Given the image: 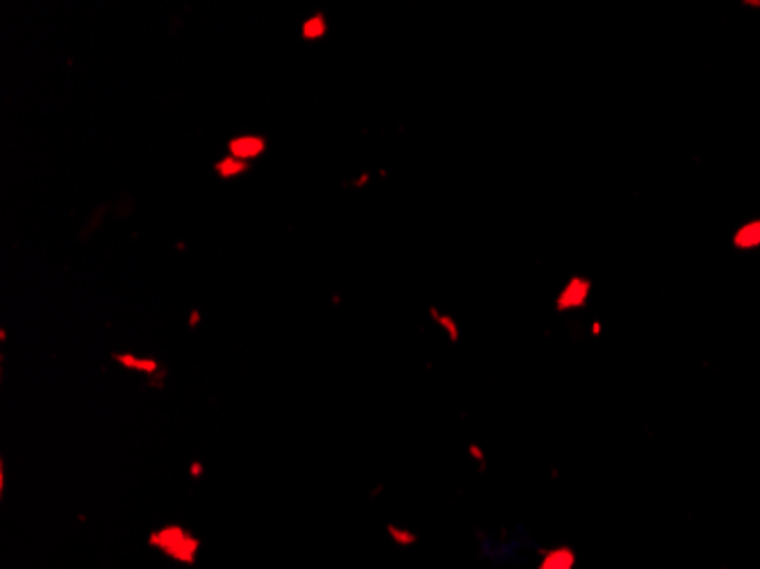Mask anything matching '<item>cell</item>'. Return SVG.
I'll use <instances>...</instances> for the list:
<instances>
[{"label":"cell","instance_id":"cell-1","mask_svg":"<svg viewBox=\"0 0 760 569\" xmlns=\"http://www.w3.org/2000/svg\"><path fill=\"white\" fill-rule=\"evenodd\" d=\"M266 148H269V139L264 134H251V132L237 134V137L228 139V143H226L228 155H233L242 162H248V164L257 158H262Z\"/></svg>","mask_w":760,"mask_h":569},{"label":"cell","instance_id":"cell-2","mask_svg":"<svg viewBox=\"0 0 760 569\" xmlns=\"http://www.w3.org/2000/svg\"><path fill=\"white\" fill-rule=\"evenodd\" d=\"M590 292V283L583 281V278H572V283L562 289V294L558 296V307H574V305H583L585 298H588Z\"/></svg>","mask_w":760,"mask_h":569},{"label":"cell","instance_id":"cell-3","mask_svg":"<svg viewBox=\"0 0 760 569\" xmlns=\"http://www.w3.org/2000/svg\"><path fill=\"white\" fill-rule=\"evenodd\" d=\"M248 171H251V164L237 160L233 155H228V153L224 158H219L214 162V173L221 180H233V178H239V176H246Z\"/></svg>","mask_w":760,"mask_h":569},{"label":"cell","instance_id":"cell-4","mask_svg":"<svg viewBox=\"0 0 760 569\" xmlns=\"http://www.w3.org/2000/svg\"><path fill=\"white\" fill-rule=\"evenodd\" d=\"M328 32V18L323 12H314L301 23V37L305 41H319Z\"/></svg>","mask_w":760,"mask_h":569},{"label":"cell","instance_id":"cell-5","mask_svg":"<svg viewBox=\"0 0 760 569\" xmlns=\"http://www.w3.org/2000/svg\"><path fill=\"white\" fill-rule=\"evenodd\" d=\"M735 242H738V246H756V244H760V224L745 226L738 233Z\"/></svg>","mask_w":760,"mask_h":569}]
</instances>
